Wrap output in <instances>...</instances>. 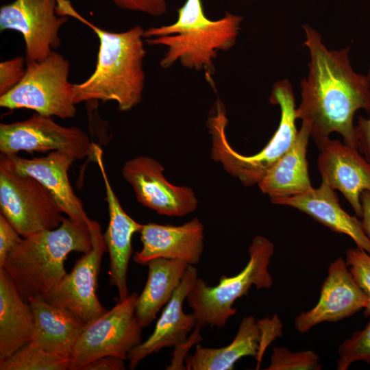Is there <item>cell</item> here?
I'll use <instances>...</instances> for the list:
<instances>
[{"mask_svg": "<svg viewBox=\"0 0 370 370\" xmlns=\"http://www.w3.org/2000/svg\"><path fill=\"white\" fill-rule=\"evenodd\" d=\"M303 28L310 53L309 71L301 82L296 118L308 126L319 149L332 132L340 134L346 145L357 148L354 117L359 109L370 114L369 77L354 71L349 47L329 50L317 31L307 25Z\"/></svg>", "mask_w": 370, "mask_h": 370, "instance_id": "cell-1", "label": "cell"}, {"mask_svg": "<svg viewBox=\"0 0 370 370\" xmlns=\"http://www.w3.org/2000/svg\"><path fill=\"white\" fill-rule=\"evenodd\" d=\"M59 16L74 17L90 27L99 42L95 69L80 84H73L75 104L84 101H114L120 111H127L142 98L146 54L143 40L145 30L135 26L123 32H111L90 23L79 15L69 0H60L56 8Z\"/></svg>", "mask_w": 370, "mask_h": 370, "instance_id": "cell-2", "label": "cell"}, {"mask_svg": "<svg viewBox=\"0 0 370 370\" xmlns=\"http://www.w3.org/2000/svg\"><path fill=\"white\" fill-rule=\"evenodd\" d=\"M92 245L88 224L64 217L58 227L23 238L8 256L3 269L25 300L41 298L67 274V256L86 254Z\"/></svg>", "mask_w": 370, "mask_h": 370, "instance_id": "cell-3", "label": "cell"}, {"mask_svg": "<svg viewBox=\"0 0 370 370\" xmlns=\"http://www.w3.org/2000/svg\"><path fill=\"white\" fill-rule=\"evenodd\" d=\"M177 13L174 23L148 28L144 38L149 45L168 48L160 61L161 67L169 68L179 60L185 67L204 71L212 82L214 60L219 51H227L234 45L243 18L227 12L219 20H210L204 13L201 0H186Z\"/></svg>", "mask_w": 370, "mask_h": 370, "instance_id": "cell-4", "label": "cell"}, {"mask_svg": "<svg viewBox=\"0 0 370 370\" xmlns=\"http://www.w3.org/2000/svg\"><path fill=\"white\" fill-rule=\"evenodd\" d=\"M279 105L281 118L279 126L267 145L258 153L244 156L230 145L225 135L228 123L223 103L218 100L209 114L207 127L212 139L211 158L237 177L245 186L258 184L269 169L288 150L298 133L296 128L295 99L288 80L282 79L273 86L269 99Z\"/></svg>", "mask_w": 370, "mask_h": 370, "instance_id": "cell-5", "label": "cell"}, {"mask_svg": "<svg viewBox=\"0 0 370 370\" xmlns=\"http://www.w3.org/2000/svg\"><path fill=\"white\" fill-rule=\"evenodd\" d=\"M274 249L273 243L268 238L256 236L248 248L249 261L238 274L222 275L214 286L197 278L186 298L196 318V325L224 327L236 312L233 307L235 301L247 295L251 286L258 290L271 287L273 278L269 266Z\"/></svg>", "mask_w": 370, "mask_h": 370, "instance_id": "cell-6", "label": "cell"}, {"mask_svg": "<svg viewBox=\"0 0 370 370\" xmlns=\"http://www.w3.org/2000/svg\"><path fill=\"white\" fill-rule=\"evenodd\" d=\"M21 81L0 95V106L9 110L26 108L60 119L75 115L73 84L69 82L70 63L52 51L43 60L26 62Z\"/></svg>", "mask_w": 370, "mask_h": 370, "instance_id": "cell-7", "label": "cell"}, {"mask_svg": "<svg viewBox=\"0 0 370 370\" xmlns=\"http://www.w3.org/2000/svg\"><path fill=\"white\" fill-rule=\"evenodd\" d=\"M138 295L130 293L99 318L86 324L71 354L70 370H83L106 356L127 359L142 342V329L135 316Z\"/></svg>", "mask_w": 370, "mask_h": 370, "instance_id": "cell-8", "label": "cell"}, {"mask_svg": "<svg viewBox=\"0 0 370 370\" xmlns=\"http://www.w3.org/2000/svg\"><path fill=\"white\" fill-rule=\"evenodd\" d=\"M0 209L23 238L55 229L64 219L54 197L42 184L1 166Z\"/></svg>", "mask_w": 370, "mask_h": 370, "instance_id": "cell-9", "label": "cell"}, {"mask_svg": "<svg viewBox=\"0 0 370 370\" xmlns=\"http://www.w3.org/2000/svg\"><path fill=\"white\" fill-rule=\"evenodd\" d=\"M95 145L82 129L62 126L52 116L38 113L24 121L0 124L1 153L64 151L77 160L88 156L95 161Z\"/></svg>", "mask_w": 370, "mask_h": 370, "instance_id": "cell-10", "label": "cell"}, {"mask_svg": "<svg viewBox=\"0 0 370 370\" xmlns=\"http://www.w3.org/2000/svg\"><path fill=\"white\" fill-rule=\"evenodd\" d=\"M88 226L91 249L75 262L71 272L54 288L41 297L68 310L86 323L108 311L97 294L102 258L106 250L104 237L98 222L91 219Z\"/></svg>", "mask_w": 370, "mask_h": 370, "instance_id": "cell-11", "label": "cell"}, {"mask_svg": "<svg viewBox=\"0 0 370 370\" xmlns=\"http://www.w3.org/2000/svg\"><path fill=\"white\" fill-rule=\"evenodd\" d=\"M56 5V0H14L1 7L0 30L22 34L26 62L43 60L60 47L59 31L68 17H58Z\"/></svg>", "mask_w": 370, "mask_h": 370, "instance_id": "cell-12", "label": "cell"}, {"mask_svg": "<svg viewBox=\"0 0 370 370\" xmlns=\"http://www.w3.org/2000/svg\"><path fill=\"white\" fill-rule=\"evenodd\" d=\"M282 335V323L277 314L262 319L247 316L242 319L233 341L219 348L197 345L186 358L188 370H232L243 357L252 356L258 369L269 345Z\"/></svg>", "mask_w": 370, "mask_h": 370, "instance_id": "cell-13", "label": "cell"}, {"mask_svg": "<svg viewBox=\"0 0 370 370\" xmlns=\"http://www.w3.org/2000/svg\"><path fill=\"white\" fill-rule=\"evenodd\" d=\"M163 171L159 162L143 156L125 162L121 171L137 200L144 206L169 217L184 216L195 211L198 201L194 191L188 186L171 184Z\"/></svg>", "mask_w": 370, "mask_h": 370, "instance_id": "cell-14", "label": "cell"}, {"mask_svg": "<svg viewBox=\"0 0 370 370\" xmlns=\"http://www.w3.org/2000/svg\"><path fill=\"white\" fill-rule=\"evenodd\" d=\"M76 160L73 155L64 151H53L45 156L33 158L1 153L0 166L16 174L35 178L51 193L69 218L88 225L91 219L69 177L70 166Z\"/></svg>", "mask_w": 370, "mask_h": 370, "instance_id": "cell-15", "label": "cell"}, {"mask_svg": "<svg viewBox=\"0 0 370 370\" xmlns=\"http://www.w3.org/2000/svg\"><path fill=\"white\" fill-rule=\"evenodd\" d=\"M366 304V295L355 281L346 261L338 257L328 267L317 304L297 315L294 325L299 332L305 333L319 323L347 318L365 308Z\"/></svg>", "mask_w": 370, "mask_h": 370, "instance_id": "cell-16", "label": "cell"}, {"mask_svg": "<svg viewBox=\"0 0 370 370\" xmlns=\"http://www.w3.org/2000/svg\"><path fill=\"white\" fill-rule=\"evenodd\" d=\"M319 149L317 166L322 182L339 190L360 218V195L370 191V162L357 148L338 140L330 138Z\"/></svg>", "mask_w": 370, "mask_h": 370, "instance_id": "cell-17", "label": "cell"}, {"mask_svg": "<svg viewBox=\"0 0 370 370\" xmlns=\"http://www.w3.org/2000/svg\"><path fill=\"white\" fill-rule=\"evenodd\" d=\"M95 156L103 180L108 206L109 223L103 237L110 256V282L116 288L119 301L130 295L127 274L132 254V238L140 231L143 224L134 220L122 208L110 183L103 165L102 150L97 145H95Z\"/></svg>", "mask_w": 370, "mask_h": 370, "instance_id": "cell-18", "label": "cell"}, {"mask_svg": "<svg viewBox=\"0 0 370 370\" xmlns=\"http://www.w3.org/2000/svg\"><path fill=\"white\" fill-rule=\"evenodd\" d=\"M139 233L143 248L133 257L138 264L147 265L159 258L181 260L194 266L200 261L204 225L197 218L181 225L143 224Z\"/></svg>", "mask_w": 370, "mask_h": 370, "instance_id": "cell-19", "label": "cell"}, {"mask_svg": "<svg viewBox=\"0 0 370 370\" xmlns=\"http://www.w3.org/2000/svg\"><path fill=\"white\" fill-rule=\"evenodd\" d=\"M197 278V269L189 264L180 284L164 307L153 332L129 352L130 369H134L142 360L162 348L175 347L187 340L197 321L193 312L186 314L183 311L182 306Z\"/></svg>", "mask_w": 370, "mask_h": 370, "instance_id": "cell-20", "label": "cell"}, {"mask_svg": "<svg viewBox=\"0 0 370 370\" xmlns=\"http://www.w3.org/2000/svg\"><path fill=\"white\" fill-rule=\"evenodd\" d=\"M274 204L290 206L311 217L331 230L349 236L357 247L370 254V241L361 221L341 206L335 190L321 182L317 188L291 197L271 200Z\"/></svg>", "mask_w": 370, "mask_h": 370, "instance_id": "cell-21", "label": "cell"}, {"mask_svg": "<svg viewBox=\"0 0 370 370\" xmlns=\"http://www.w3.org/2000/svg\"><path fill=\"white\" fill-rule=\"evenodd\" d=\"M310 136L308 126L302 123L291 147L258 184L271 200L304 194L313 188L306 158Z\"/></svg>", "mask_w": 370, "mask_h": 370, "instance_id": "cell-22", "label": "cell"}, {"mask_svg": "<svg viewBox=\"0 0 370 370\" xmlns=\"http://www.w3.org/2000/svg\"><path fill=\"white\" fill-rule=\"evenodd\" d=\"M34 316L4 269H0V361L31 341Z\"/></svg>", "mask_w": 370, "mask_h": 370, "instance_id": "cell-23", "label": "cell"}, {"mask_svg": "<svg viewBox=\"0 0 370 370\" xmlns=\"http://www.w3.org/2000/svg\"><path fill=\"white\" fill-rule=\"evenodd\" d=\"M28 302L34 316L31 342L42 349L71 355L86 323L68 310L39 297Z\"/></svg>", "mask_w": 370, "mask_h": 370, "instance_id": "cell-24", "label": "cell"}, {"mask_svg": "<svg viewBox=\"0 0 370 370\" xmlns=\"http://www.w3.org/2000/svg\"><path fill=\"white\" fill-rule=\"evenodd\" d=\"M147 265V282L138 295L135 308L136 318L143 328L153 321L171 299L189 264L181 260L159 258L151 260Z\"/></svg>", "mask_w": 370, "mask_h": 370, "instance_id": "cell-25", "label": "cell"}, {"mask_svg": "<svg viewBox=\"0 0 370 370\" xmlns=\"http://www.w3.org/2000/svg\"><path fill=\"white\" fill-rule=\"evenodd\" d=\"M71 355L47 351L29 341L0 361V370H70Z\"/></svg>", "mask_w": 370, "mask_h": 370, "instance_id": "cell-26", "label": "cell"}, {"mask_svg": "<svg viewBox=\"0 0 370 370\" xmlns=\"http://www.w3.org/2000/svg\"><path fill=\"white\" fill-rule=\"evenodd\" d=\"M318 355L312 350L293 352L287 348L273 347L267 370H319Z\"/></svg>", "mask_w": 370, "mask_h": 370, "instance_id": "cell-27", "label": "cell"}, {"mask_svg": "<svg viewBox=\"0 0 370 370\" xmlns=\"http://www.w3.org/2000/svg\"><path fill=\"white\" fill-rule=\"evenodd\" d=\"M338 354V370H346L356 361L370 363V320L364 329L355 332L342 343Z\"/></svg>", "mask_w": 370, "mask_h": 370, "instance_id": "cell-28", "label": "cell"}, {"mask_svg": "<svg viewBox=\"0 0 370 370\" xmlns=\"http://www.w3.org/2000/svg\"><path fill=\"white\" fill-rule=\"evenodd\" d=\"M346 263L355 281L367 297L364 315L370 316V254L359 247L346 251Z\"/></svg>", "mask_w": 370, "mask_h": 370, "instance_id": "cell-29", "label": "cell"}, {"mask_svg": "<svg viewBox=\"0 0 370 370\" xmlns=\"http://www.w3.org/2000/svg\"><path fill=\"white\" fill-rule=\"evenodd\" d=\"M25 58L18 56L0 63V95H4L23 79Z\"/></svg>", "mask_w": 370, "mask_h": 370, "instance_id": "cell-30", "label": "cell"}, {"mask_svg": "<svg viewBox=\"0 0 370 370\" xmlns=\"http://www.w3.org/2000/svg\"><path fill=\"white\" fill-rule=\"evenodd\" d=\"M22 239L14 226L0 214V269L3 268L8 256Z\"/></svg>", "mask_w": 370, "mask_h": 370, "instance_id": "cell-31", "label": "cell"}, {"mask_svg": "<svg viewBox=\"0 0 370 370\" xmlns=\"http://www.w3.org/2000/svg\"><path fill=\"white\" fill-rule=\"evenodd\" d=\"M119 8L141 12L152 16H161L166 12L165 0H112Z\"/></svg>", "mask_w": 370, "mask_h": 370, "instance_id": "cell-32", "label": "cell"}, {"mask_svg": "<svg viewBox=\"0 0 370 370\" xmlns=\"http://www.w3.org/2000/svg\"><path fill=\"white\" fill-rule=\"evenodd\" d=\"M201 327L196 325L190 336L184 343L175 347V351L173 352V358L171 365L166 367V369H186L184 365V360H186L188 350L195 344H197L202 341L200 334Z\"/></svg>", "mask_w": 370, "mask_h": 370, "instance_id": "cell-33", "label": "cell"}, {"mask_svg": "<svg viewBox=\"0 0 370 370\" xmlns=\"http://www.w3.org/2000/svg\"><path fill=\"white\" fill-rule=\"evenodd\" d=\"M370 81V69L367 74ZM357 149L370 162V119L359 116L355 126Z\"/></svg>", "mask_w": 370, "mask_h": 370, "instance_id": "cell-34", "label": "cell"}, {"mask_svg": "<svg viewBox=\"0 0 370 370\" xmlns=\"http://www.w3.org/2000/svg\"><path fill=\"white\" fill-rule=\"evenodd\" d=\"M125 360L117 356H106L88 364L83 370H124Z\"/></svg>", "mask_w": 370, "mask_h": 370, "instance_id": "cell-35", "label": "cell"}, {"mask_svg": "<svg viewBox=\"0 0 370 370\" xmlns=\"http://www.w3.org/2000/svg\"><path fill=\"white\" fill-rule=\"evenodd\" d=\"M362 205L361 224L363 231L370 241V191H363L360 195Z\"/></svg>", "mask_w": 370, "mask_h": 370, "instance_id": "cell-36", "label": "cell"}]
</instances>
